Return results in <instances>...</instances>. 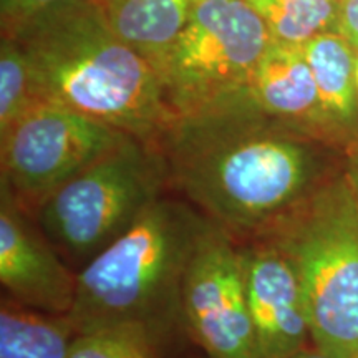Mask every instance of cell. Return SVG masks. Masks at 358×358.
<instances>
[{"mask_svg": "<svg viewBox=\"0 0 358 358\" xmlns=\"http://www.w3.org/2000/svg\"><path fill=\"white\" fill-rule=\"evenodd\" d=\"M196 0H92L116 37L158 70L164 53L185 29Z\"/></svg>", "mask_w": 358, "mask_h": 358, "instance_id": "13", "label": "cell"}, {"mask_svg": "<svg viewBox=\"0 0 358 358\" xmlns=\"http://www.w3.org/2000/svg\"><path fill=\"white\" fill-rule=\"evenodd\" d=\"M335 30L358 50V0H342Z\"/></svg>", "mask_w": 358, "mask_h": 358, "instance_id": "18", "label": "cell"}, {"mask_svg": "<svg viewBox=\"0 0 358 358\" xmlns=\"http://www.w3.org/2000/svg\"><path fill=\"white\" fill-rule=\"evenodd\" d=\"M62 0H2V20H13L50 7Z\"/></svg>", "mask_w": 358, "mask_h": 358, "instance_id": "19", "label": "cell"}, {"mask_svg": "<svg viewBox=\"0 0 358 358\" xmlns=\"http://www.w3.org/2000/svg\"><path fill=\"white\" fill-rule=\"evenodd\" d=\"M337 2H342V0H337Z\"/></svg>", "mask_w": 358, "mask_h": 358, "instance_id": "23", "label": "cell"}, {"mask_svg": "<svg viewBox=\"0 0 358 358\" xmlns=\"http://www.w3.org/2000/svg\"><path fill=\"white\" fill-rule=\"evenodd\" d=\"M267 25L275 42L303 45L315 35L335 30L337 0H245Z\"/></svg>", "mask_w": 358, "mask_h": 358, "instance_id": "15", "label": "cell"}, {"mask_svg": "<svg viewBox=\"0 0 358 358\" xmlns=\"http://www.w3.org/2000/svg\"><path fill=\"white\" fill-rule=\"evenodd\" d=\"M266 239L292 262L313 347L332 358H358V211L343 171Z\"/></svg>", "mask_w": 358, "mask_h": 358, "instance_id": "4", "label": "cell"}, {"mask_svg": "<svg viewBox=\"0 0 358 358\" xmlns=\"http://www.w3.org/2000/svg\"><path fill=\"white\" fill-rule=\"evenodd\" d=\"M249 93L259 108L275 122L325 143L319 92L303 45L271 40L250 80Z\"/></svg>", "mask_w": 358, "mask_h": 358, "instance_id": "11", "label": "cell"}, {"mask_svg": "<svg viewBox=\"0 0 358 358\" xmlns=\"http://www.w3.org/2000/svg\"><path fill=\"white\" fill-rule=\"evenodd\" d=\"M37 100L34 93L32 75L20 45L2 35L0 47V133L34 108Z\"/></svg>", "mask_w": 358, "mask_h": 358, "instance_id": "17", "label": "cell"}, {"mask_svg": "<svg viewBox=\"0 0 358 358\" xmlns=\"http://www.w3.org/2000/svg\"><path fill=\"white\" fill-rule=\"evenodd\" d=\"M290 358H332V357L325 355V353H322L320 350H317L315 347H312V348H307V350L297 353V355H294V357H290Z\"/></svg>", "mask_w": 358, "mask_h": 358, "instance_id": "21", "label": "cell"}, {"mask_svg": "<svg viewBox=\"0 0 358 358\" xmlns=\"http://www.w3.org/2000/svg\"><path fill=\"white\" fill-rule=\"evenodd\" d=\"M75 335L66 317L32 310L2 295L0 358H69Z\"/></svg>", "mask_w": 358, "mask_h": 358, "instance_id": "14", "label": "cell"}, {"mask_svg": "<svg viewBox=\"0 0 358 358\" xmlns=\"http://www.w3.org/2000/svg\"><path fill=\"white\" fill-rule=\"evenodd\" d=\"M271 34L245 0H196L185 29L158 64L176 118H189L250 95V80Z\"/></svg>", "mask_w": 358, "mask_h": 358, "instance_id": "6", "label": "cell"}, {"mask_svg": "<svg viewBox=\"0 0 358 358\" xmlns=\"http://www.w3.org/2000/svg\"><path fill=\"white\" fill-rule=\"evenodd\" d=\"M182 330L208 358H259L239 244L214 222L187 267Z\"/></svg>", "mask_w": 358, "mask_h": 358, "instance_id": "8", "label": "cell"}, {"mask_svg": "<svg viewBox=\"0 0 358 358\" xmlns=\"http://www.w3.org/2000/svg\"><path fill=\"white\" fill-rule=\"evenodd\" d=\"M2 25V35L15 40L29 60L38 101L156 148L178 122L164 101L159 71L111 32L92 0H62Z\"/></svg>", "mask_w": 358, "mask_h": 358, "instance_id": "2", "label": "cell"}, {"mask_svg": "<svg viewBox=\"0 0 358 358\" xmlns=\"http://www.w3.org/2000/svg\"><path fill=\"white\" fill-rule=\"evenodd\" d=\"M78 272L48 243L37 221L0 185V284L3 295L48 315L66 317Z\"/></svg>", "mask_w": 358, "mask_h": 358, "instance_id": "9", "label": "cell"}, {"mask_svg": "<svg viewBox=\"0 0 358 358\" xmlns=\"http://www.w3.org/2000/svg\"><path fill=\"white\" fill-rule=\"evenodd\" d=\"M322 146L329 145L275 122L248 95L179 118L159 150L171 191L245 243L271 234L342 171H327Z\"/></svg>", "mask_w": 358, "mask_h": 358, "instance_id": "1", "label": "cell"}, {"mask_svg": "<svg viewBox=\"0 0 358 358\" xmlns=\"http://www.w3.org/2000/svg\"><path fill=\"white\" fill-rule=\"evenodd\" d=\"M343 163L342 171L347 179V185L350 187V192L355 201L357 211H358V140L348 145L343 150Z\"/></svg>", "mask_w": 358, "mask_h": 358, "instance_id": "20", "label": "cell"}, {"mask_svg": "<svg viewBox=\"0 0 358 358\" xmlns=\"http://www.w3.org/2000/svg\"><path fill=\"white\" fill-rule=\"evenodd\" d=\"M259 358H290L313 347L292 262L271 239L237 243Z\"/></svg>", "mask_w": 358, "mask_h": 358, "instance_id": "10", "label": "cell"}, {"mask_svg": "<svg viewBox=\"0 0 358 358\" xmlns=\"http://www.w3.org/2000/svg\"><path fill=\"white\" fill-rule=\"evenodd\" d=\"M169 191L163 151L128 136L53 192L34 217L65 262L80 271Z\"/></svg>", "mask_w": 358, "mask_h": 358, "instance_id": "5", "label": "cell"}, {"mask_svg": "<svg viewBox=\"0 0 358 358\" xmlns=\"http://www.w3.org/2000/svg\"><path fill=\"white\" fill-rule=\"evenodd\" d=\"M357 82H358V57H357Z\"/></svg>", "mask_w": 358, "mask_h": 358, "instance_id": "22", "label": "cell"}, {"mask_svg": "<svg viewBox=\"0 0 358 358\" xmlns=\"http://www.w3.org/2000/svg\"><path fill=\"white\" fill-rule=\"evenodd\" d=\"M128 136L78 111L40 101L0 133V185L35 216L53 192Z\"/></svg>", "mask_w": 358, "mask_h": 358, "instance_id": "7", "label": "cell"}, {"mask_svg": "<svg viewBox=\"0 0 358 358\" xmlns=\"http://www.w3.org/2000/svg\"><path fill=\"white\" fill-rule=\"evenodd\" d=\"M211 224L181 196H161L78 271L75 303L66 315L75 334L128 325L164 340L182 329L186 272Z\"/></svg>", "mask_w": 358, "mask_h": 358, "instance_id": "3", "label": "cell"}, {"mask_svg": "<svg viewBox=\"0 0 358 358\" xmlns=\"http://www.w3.org/2000/svg\"><path fill=\"white\" fill-rule=\"evenodd\" d=\"M317 83L324 140L342 151L358 140V50L337 30L303 43Z\"/></svg>", "mask_w": 358, "mask_h": 358, "instance_id": "12", "label": "cell"}, {"mask_svg": "<svg viewBox=\"0 0 358 358\" xmlns=\"http://www.w3.org/2000/svg\"><path fill=\"white\" fill-rule=\"evenodd\" d=\"M161 342L141 327H105L75 335L69 358H161Z\"/></svg>", "mask_w": 358, "mask_h": 358, "instance_id": "16", "label": "cell"}]
</instances>
